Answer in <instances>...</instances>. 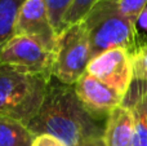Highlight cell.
<instances>
[{"label": "cell", "instance_id": "1", "mask_svg": "<svg viewBox=\"0 0 147 146\" xmlns=\"http://www.w3.org/2000/svg\"><path fill=\"white\" fill-rule=\"evenodd\" d=\"M35 136L51 135L67 146H81L103 137V128L85 110L74 85L52 83L43 105L27 124Z\"/></svg>", "mask_w": 147, "mask_h": 146}, {"label": "cell", "instance_id": "2", "mask_svg": "<svg viewBox=\"0 0 147 146\" xmlns=\"http://www.w3.org/2000/svg\"><path fill=\"white\" fill-rule=\"evenodd\" d=\"M90 41L92 58L109 49L133 53L140 47L137 25L120 10L117 0H99L83 18Z\"/></svg>", "mask_w": 147, "mask_h": 146}, {"label": "cell", "instance_id": "3", "mask_svg": "<svg viewBox=\"0 0 147 146\" xmlns=\"http://www.w3.org/2000/svg\"><path fill=\"white\" fill-rule=\"evenodd\" d=\"M52 79L0 67V116L27 126L43 105Z\"/></svg>", "mask_w": 147, "mask_h": 146}, {"label": "cell", "instance_id": "4", "mask_svg": "<svg viewBox=\"0 0 147 146\" xmlns=\"http://www.w3.org/2000/svg\"><path fill=\"white\" fill-rule=\"evenodd\" d=\"M90 59L88 30L81 20L65 27L57 38L53 49L52 75L62 84L74 85L86 72Z\"/></svg>", "mask_w": 147, "mask_h": 146}, {"label": "cell", "instance_id": "5", "mask_svg": "<svg viewBox=\"0 0 147 146\" xmlns=\"http://www.w3.org/2000/svg\"><path fill=\"white\" fill-rule=\"evenodd\" d=\"M52 65L53 52L30 36L13 35L0 47V67H12L52 79Z\"/></svg>", "mask_w": 147, "mask_h": 146}, {"label": "cell", "instance_id": "6", "mask_svg": "<svg viewBox=\"0 0 147 146\" xmlns=\"http://www.w3.org/2000/svg\"><path fill=\"white\" fill-rule=\"evenodd\" d=\"M86 72L125 97L134 79L132 56L123 48L109 49L89 61Z\"/></svg>", "mask_w": 147, "mask_h": 146}, {"label": "cell", "instance_id": "7", "mask_svg": "<svg viewBox=\"0 0 147 146\" xmlns=\"http://www.w3.org/2000/svg\"><path fill=\"white\" fill-rule=\"evenodd\" d=\"M14 35L30 36L53 52L58 36L51 22L45 0H23L16 18Z\"/></svg>", "mask_w": 147, "mask_h": 146}, {"label": "cell", "instance_id": "8", "mask_svg": "<svg viewBox=\"0 0 147 146\" xmlns=\"http://www.w3.org/2000/svg\"><path fill=\"white\" fill-rule=\"evenodd\" d=\"M74 88L85 110L96 120L107 118L109 114L124 101V97L116 91L88 72L74 84Z\"/></svg>", "mask_w": 147, "mask_h": 146}, {"label": "cell", "instance_id": "9", "mask_svg": "<svg viewBox=\"0 0 147 146\" xmlns=\"http://www.w3.org/2000/svg\"><path fill=\"white\" fill-rule=\"evenodd\" d=\"M134 135V115L127 103L123 101L106 118L103 128L105 146H132Z\"/></svg>", "mask_w": 147, "mask_h": 146}, {"label": "cell", "instance_id": "10", "mask_svg": "<svg viewBox=\"0 0 147 146\" xmlns=\"http://www.w3.org/2000/svg\"><path fill=\"white\" fill-rule=\"evenodd\" d=\"M124 102L134 115V135L132 146H147V82L133 79Z\"/></svg>", "mask_w": 147, "mask_h": 146}, {"label": "cell", "instance_id": "11", "mask_svg": "<svg viewBox=\"0 0 147 146\" xmlns=\"http://www.w3.org/2000/svg\"><path fill=\"white\" fill-rule=\"evenodd\" d=\"M35 135L21 122L0 116V146H31Z\"/></svg>", "mask_w": 147, "mask_h": 146}, {"label": "cell", "instance_id": "12", "mask_svg": "<svg viewBox=\"0 0 147 146\" xmlns=\"http://www.w3.org/2000/svg\"><path fill=\"white\" fill-rule=\"evenodd\" d=\"M23 0H0V47L14 35V23Z\"/></svg>", "mask_w": 147, "mask_h": 146}, {"label": "cell", "instance_id": "13", "mask_svg": "<svg viewBox=\"0 0 147 146\" xmlns=\"http://www.w3.org/2000/svg\"><path fill=\"white\" fill-rule=\"evenodd\" d=\"M74 0H45L51 22L57 36L63 30V17Z\"/></svg>", "mask_w": 147, "mask_h": 146}, {"label": "cell", "instance_id": "14", "mask_svg": "<svg viewBox=\"0 0 147 146\" xmlns=\"http://www.w3.org/2000/svg\"><path fill=\"white\" fill-rule=\"evenodd\" d=\"M98 1L99 0H74L63 17V28L81 21L86 13L93 8V5Z\"/></svg>", "mask_w": 147, "mask_h": 146}, {"label": "cell", "instance_id": "15", "mask_svg": "<svg viewBox=\"0 0 147 146\" xmlns=\"http://www.w3.org/2000/svg\"><path fill=\"white\" fill-rule=\"evenodd\" d=\"M130 56L133 62L134 79L147 82V43L140 44V47L133 53H130Z\"/></svg>", "mask_w": 147, "mask_h": 146}, {"label": "cell", "instance_id": "16", "mask_svg": "<svg viewBox=\"0 0 147 146\" xmlns=\"http://www.w3.org/2000/svg\"><path fill=\"white\" fill-rule=\"evenodd\" d=\"M117 4L123 14L137 25L141 13L147 7V0H117Z\"/></svg>", "mask_w": 147, "mask_h": 146}, {"label": "cell", "instance_id": "17", "mask_svg": "<svg viewBox=\"0 0 147 146\" xmlns=\"http://www.w3.org/2000/svg\"><path fill=\"white\" fill-rule=\"evenodd\" d=\"M31 146H67L61 140L51 136V135H38L35 136Z\"/></svg>", "mask_w": 147, "mask_h": 146}, {"label": "cell", "instance_id": "18", "mask_svg": "<svg viewBox=\"0 0 147 146\" xmlns=\"http://www.w3.org/2000/svg\"><path fill=\"white\" fill-rule=\"evenodd\" d=\"M137 23L143 28V30L147 31V7L142 10V13H141V16H140V18H138V22Z\"/></svg>", "mask_w": 147, "mask_h": 146}, {"label": "cell", "instance_id": "19", "mask_svg": "<svg viewBox=\"0 0 147 146\" xmlns=\"http://www.w3.org/2000/svg\"><path fill=\"white\" fill-rule=\"evenodd\" d=\"M81 146H105V144H103V139H99V140H94V141H90V142H86V144H84Z\"/></svg>", "mask_w": 147, "mask_h": 146}]
</instances>
